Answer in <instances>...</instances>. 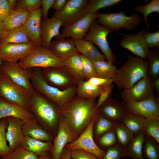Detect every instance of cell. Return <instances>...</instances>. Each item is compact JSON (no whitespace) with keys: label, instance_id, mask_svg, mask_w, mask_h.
I'll return each instance as SVG.
<instances>
[{"label":"cell","instance_id":"1","mask_svg":"<svg viewBox=\"0 0 159 159\" xmlns=\"http://www.w3.org/2000/svg\"><path fill=\"white\" fill-rule=\"evenodd\" d=\"M95 99H85L75 96L61 108L62 116L71 130L79 136L86 128L94 115Z\"/></svg>","mask_w":159,"mask_h":159},{"label":"cell","instance_id":"2","mask_svg":"<svg viewBox=\"0 0 159 159\" xmlns=\"http://www.w3.org/2000/svg\"><path fill=\"white\" fill-rule=\"evenodd\" d=\"M31 112L38 122L51 133L57 132L61 107L34 90L31 95Z\"/></svg>","mask_w":159,"mask_h":159},{"label":"cell","instance_id":"3","mask_svg":"<svg viewBox=\"0 0 159 159\" xmlns=\"http://www.w3.org/2000/svg\"><path fill=\"white\" fill-rule=\"evenodd\" d=\"M148 69L146 60L130 55L127 61L117 69L112 78L113 83L120 89L128 88L147 75Z\"/></svg>","mask_w":159,"mask_h":159},{"label":"cell","instance_id":"4","mask_svg":"<svg viewBox=\"0 0 159 159\" xmlns=\"http://www.w3.org/2000/svg\"><path fill=\"white\" fill-rule=\"evenodd\" d=\"M31 81L34 90L61 108L69 102L75 96L77 85L63 90L52 86L44 80L41 68H32Z\"/></svg>","mask_w":159,"mask_h":159},{"label":"cell","instance_id":"5","mask_svg":"<svg viewBox=\"0 0 159 159\" xmlns=\"http://www.w3.org/2000/svg\"><path fill=\"white\" fill-rule=\"evenodd\" d=\"M17 63L21 67L26 69L64 66V60L57 56L49 49L42 46L37 47Z\"/></svg>","mask_w":159,"mask_h":159},{"label":"cell","instance_id":"6","mask_svg":"<svg viewBox=\"0 0 159 159\" xmlns=\"http://www.w3.org/2000/svg\"><path fill=\"white\" fill-rule=\"evenodd\" d=\"M97 20L99 24L114 31L122 28L129 31L135 29L143 19L136 14L127 16L122 11L118 13H101Z\"/></svg>","mask_w":159,"mask_h":159},{"label":"cell","instance_id":"7","mask_svg":"<svg viewBox=\"0 0 159 159\" xmlns=\"http://www.w3.org/2000/svg\"><path fill=\"white\" fill-rule=\"evenodd\" d=\"M30 95L24 89L14 82L0 70V97L16 104L31 112Z\"/></svg>","mask_w":159,"mask_h":159},{"label":"cell","instance_id":"8","mask_svg":"<svg viewBox=\"0 0 159 159\" xmlns=\"http://www.w3.org/2000/svg\"><path fill=\"white\" fill-rule=\"evenodd\" d=\"M98 110H95L93 117L86 128L74 141L65 148L71 151L80 150L92 154L99 159H102L106 150L100 149L95 143L93 135V128Z\"/></svg>","mask_w":159,"mask_h":159},{"label":"cell","instance_id":"9","mask_svg":"<svg viewBox=\"0 0 159 159\" xmlns=\"http://www.w3.org/2000/svg\"><path fill=\"white\" fill-rule=\"evenodd\" d=\"M113 32L99 24L96 20L92 23L86 34L83 38L85 40L92 42L100 48L107 61L113 64L117 58L112 52L107 39V37Z\"/></svg>","mask_w":159,"mask_h":159},{"label":"cell","instance_id":"10","mask_svg":"<svg viewBox=\"0 0 159 159\" xmlns=\"http://www.w3.org/2000/svg\"><path fill=\"white\" fill-rule=\"evenodd\" d=\"M0 70L14 82L25 90L31 96L34 90L31 81L32 69H24L17 63L3 61Z\"/></svg>","mask_w":159,"mask_h":159},{"label":"cell","instance_id":"11","mask_svg":"<svg viewBox=\"0 0 159 159\" xmlns=\"http://www.w3.org/2000/svg\"><path fill=\"white\" fill-rule=\"evenodd\" d=\"M89 0H69L61 10L55 11L53 16L60 21L64 27L69 26L87 13Z\"/></svg>","mask_w":159,"mask_h":159},{"label":"cell","instance_id":"12","mask_svg":"<svg viewBox=\"0 0 159 159\" xmlns=\"http://www.w3.org/2000/svg\"><path fill=\"white\" fill-rule=\"evenodd\" d=\"M42 77L49 85L60 90L77 85V82L64 66L41 68Z\"/></svg>","mask_w":159,"mask_h":159},{"label":"cell","instance_id":"13","mask_svg":"<svg viewBox=\"0 0 159 159\" xmlns=\"http://www.w3.org/2000/svg\"><path fill=\"white\" fill-rule=\"evenodd\" d=\"M152 80L148 75L130 87L123 90L120 97L124 104L142 101L154 95Z\"/></svg>","mask_w":159,"mask_h":159},{"label":"cell","instance_id":"14","mask_svg":"<svg viewBox=\"0 0 159 159\" xmlns=\"http://www.w3.org/2000/svg\"><path fill=\"white\" fill-rule=\"evenodd\" d=\"M101 14L99 11L87 13L71 25L64 27L57 39L70 37L74 40L82 39L88 31L92 23L97 19Z\"/></svg>","mask_w":159,"mask_h":159},{"label":"cell","instance_id":"15","mask_svg":"<svg viewBox=\"0 0 159 159\" xmlns=\"http://www.w3.org/2000/svg\"><path fill=\"white\" fill-rule=\"evenodd\" d=\"M78 136L71 130L61 116L50 152L52 159H59L66 146L74 141Z\"/></svg>","mask_w":159,"mask_h":159},{"label":"cell","instance_id":"16","mask_svg":"<svg viewBox=\"0 0 159 159\" xmlns=\"http://www.w3.org/2000/svg\"><path fill=\"white\" fill-rule=\"evenodd\" d=\"M127 111L148 118H159V104L154 95L145 100L125 104Z\"/></svg>","mask_w":159,"mask_h":159},{"label":"cell","instance_id":"17","mask_svg":"<svg viewBox=\"0 0 159 159\" xmlns=\"http://www.w3.org/2000/svg\"><path fill=\"white\" fill-rule=\"evenodd\" d=\"M36 47L32 43L1 44L0 58L3 61L17 63Z\"/></svg>","mask_w":159,"mask_h":159},{"label":"cell","instance_id":"18","mask_svg":"<svg viewBox=\"0 0 159 159\" xmlns=\"http://www.w3.org/2000/svg\"><path fill=\"white\" fill-rule=\"evenodd\" d=\"M144 30H141L135 34L124 35L119 44L122 48L128 50L137 57L146 60L149 49L144 39Z\"/></svg>","mask_w":159,"mask_h":159},{"label":"cell","instance_id":"19","mask_svg":"<svg viewBox=\"0 0 159 159\" xmlns=\"http://www.w3.org/2000/svg\"><path fill=\"white\" fill-rule=\"evenodd\" d=\"M42 9L31 12L23 27L31 42L37 47L42 46L41 37V23Z\"/></svg>","mask_w":159,"mask_h":159},{"label":"cell","instance_id":"20","mask_svg":"<svg viewBox=\"0 0 159 159\" xmlns=\"http://www.w3.org/2000/svg\"><path fill=\"white\" fill-rule=\"evenodd\" d=\"M6 118L7 126L6 138L12 152L21 146L24 137L22 130L24 121L14 117H8Z\"/></svg>","mask_w":159,"mask_h":159},{"label":"cell","instance_id":"21","mask_svg":"<svg viewBox=\"0 0 159 159\" xmlns=\"http://www.w3.org/2000/svg\"><path fill=\"white\" fill-rule=\"evenodd\" d=\"M8 117L16 118L24 121L35 120L33 113L25 108L0 97V121Z\"/></svg>","mask_w":159,"mask_h":159},{"label":"cell","instance_id":"22","mask_svg":"<svg viewBox=\"0 0 159 159\" xmlns=\"http://www.w3.org/2000/svg\"><path fill=\"white\" fill-rule=\"evenodd\" d=\"M62 26V24L61 21L53 16L45 19H42L40 28L42 47L49 48L52 39L59 36L60 29Z\"/></svg>","mask_w":159,"mask_h":159},{"label":"cell","instance_id":"23","mask_svg":"<svg viewBox=\"0 0 159 159\" xmlns=\"http://www.w3.org/2000/svg\"><path fill=\"white\" fill-rule=\"evenodd\" d=\"M97 109L102 116L115 123L121 122L127 112L124 103L110 98Z\"/></svg>","mask_w":159,"mask_h":159},{"label":"cell","instance_id":"24","mask_svg":"<svg viewBox=\"0 0 159 159\" xmlns=\"http://www.w3.org/2000/svg\"><path fill=\"white\" fill-rule=\"evenodd\" d=\"M54 54L64 60L78 53L74 40L71 38H59L52 40L49 48Z\"/></svg>","mask_w":159,"mask_h":159},{"label":"cell","instance_id":"25","mask_svg":"<svg viewBox=\"0 0 159 159\" xmlns=\"http://www.w3.org/2000/svg\"><path fill=\"white\" fill-rule=\"evenodd\" d=\"M22 130L24 136L43 141H53L51 133L40 125L36 120L24 121Z\"/></svg>","mask_w":159,"mask_h":159},{"label":"cell","instance_id":"26","mask_svg":"<svg viewBox=\"0 0 159 159\" xmlns=\"http://www.w3.org/2000/svg\"><path fill=\"white\" fill-rule=\"evenodd\" d=\"M76 48L79 53H81L92 61L105 60L104 55L100 53L91 42L83 39L74 40Z\"/></svg>","mask_w":159,"mask_h":159},{"label":"cell","instance_id":"27","mask_svg":"<svg viewBox=\"0 0 159 159\" xmlns=\"http://www.w3.org/2000/svg\"><path fill=\"white\" fill-rule=\"evenodd\" d=\"M30 13V11L26 9L12 10L2 22L5 31L23 26L28 19Z\"/></svg>","mask_w":159,"mask_h":159},{"label":"cell","instance_id":"28","mask_svg":"<svg viewBox=\"0 0 159 159\" xmlns=\"http://www.w3.org/2000/svg\"><path fill=\"white\" fill-rule=\"evenodd\" d=\"M52 141H43L24 136L21 146L27 150L39 156L50 152Z\"/></svg>","mask_w":159,"mask_h":159},{"label":"cell","instance_id":"29","mask_svg":"<svg viewBox=\"0 0 159 159\" xmlns=\"http://www.w3.org/2000/svg\"><path fill=\"white\" fill-rule=\"evenodd\" d=\"M145 134L143 130L134 136L128 145L124 148V157H130L134 159H144L143 148Z\"/></svg>","mask_w":159,"mask_h":159},{"label":"cell","instance_id":"30","mask_svg":"<svg viewBox=\"0 0 159 159\" xmlns=\"http://www.w3.org/2000/svg\"><path fill=\"white\" fill-rule=\"evenodd\" d=\"M64 66L77 82L86 80L84 75L81 54L77 53L64 60Z\"/></svg>","mask_w":159,"mask_h":159},{"label":"cell","instance_id":"31","mask_svg":"<svg viewBox=\"0 0 159 159\" xmlns=\"http://www.w3.org/2000/svg\"><path fill=\"white\" fill-rule=\"evenodd\" d=\"M30 43L32 42L25 32L23 26L9 31H5L0 40V44Z\"/></svg>","mask_w":159,"mask_h":159},{"label":"cell","instance_id":"32","mask_svg":"<svg viewBox=\"0 0 159 159\" xmlns=\"http://www.w3.org/2000/svg\"><path fill=\"white\" fill-rule=\"evenodd\" d=\"M103 88L94 86L87 80L78 82L77 85L76 96L85 99H95L99 97Z\"/></svg>","mask_w":159,"mask_h":159},{"label":"cell","instance_id":"33","mask_svg":"<svg viewBox=\"0 0 159 159\" xmlns=\"http://www.w3.org/2000/svg\"><path fill=\"white\" fill-rule=\"evenodd\" d=\"M146 60L148 65L147 75L152 80L159 77V49H149Z\"/></svg>","mask_w":159,"mask_h":159},{"label":"cell","instance_id":"34","mask_svg":"<svg viewBox=\"0 0 159 159\" xmlns=\"http://www.w3.org/2000/svg\"><path fill=\"white\" fill-rule=\"evenodd\" d=\"M145 117L130 114L127 112L122 118L121 122L134 135L143 130Z\"/></svg>","mask_w":159,"mask_h":159},{"label":"cell","instance_id":"35","mask_svg":"<svg viewBox=\"0 0 159 159\" xmlns=\"http://www.w3.org/2000/svg\"><path fill=\"white\" fill-rule=\"evenodd\" d=\"M115 123L102 116L99 113L98 110L97 117L93 128L94 138V137L97 140L104 133L113 128Z\"/></svg>","mask_w":159,"mask_h":159},{"label":"cell","instance_id":"36","mask_svg":"<svg viewBox=\"0 0 159 159\" xmlns=\"http://www.w3.org/2000/svg\"><path fill=\"white\" fill-rule=\"evenodd\" d=\"M113 128L117 143L125 148L132 140L134 135L121 122L115 123Z\"/></svg>","mask_w":159,"mask_h":159},{"label":"cell","instance_id":"37","mask_svg":"<svg viewBox=\"0 0 159 159\" xmlns=\"http://www.w3.org/2000/svg\"><path fill=\"white\" fill-rule=\"evenodd\" d=\"M99 77L112 79L117 69L116 66L105 60L92 61Z\"/></svg>","mask_w":159,"mask_h":159},{"label":"cell","instance_id":"38","mask_svg":"<svg viewBox=\"0 0 159 159\" xmlns=\"http://www.w3.org/2000/svg\"><path fill=\"white\" fill-rule=\"evenodd\" d=\"M144 159H159L158 145L150 137L145 134L143 148Z\"/></svg>","mask_w":159,"mask_h":159},{"label":"cell","instance_id":"39","mask_svg":"<svg viewBox=\"0 0 159 159\" xmlns=\"http://www.w3.org/2000/svg\"><path fill=\"white\" fill-rule=\"evenodd\" d=\"M143 130L145 134L159 144V118H145Z\"/></svg>","mask_w":159,"mask_h":159},{"label":"cell","instance_id":"40","mask_svg":"<svg viewBox=\"0 0 159 159\" xmlns=\"http://www.w3.org/2000/svg\"><path fill=\"white\" fill-rule=\"evenodd\" d=\"M134 10L143 14V20L148 26L149 25L147 21V17L152 13H159V0H152L143 6L137 5L135 6Z\"/></svg>","mask_w":159,"mask_h":159},{"label":"cell","instance_id":"41","mask_svg":"<svg viewBox=\"0 0 159 159\" xmlns=\"http://www.w3.org/2000/svg\"><path fill=\"white\" fill-rule=\"evenodd\" d=\"M121 0H89L87 11V13H93L100 9L116 5L121 2Z\"/></svg>","mask_w":159,"mask_h":159},{"label":"cell","instance_id":"42","mask_svg":"<svg viewBox=\"0 0 159 159\" xmlns=\"http://www.w3.org/2000/svg\"><path fill=\"white\" fill-rule=\"evenodd\" d=\"M7 126L6 117L1 119L0 121V156L1 157L7 155L12 152L6 143V133Z\"/></svg>","mask_w":159,"mask_h":159},{"label":"cell","instance_id":"43","mask_svg":"<svg viewBox=\"0 0 159 159\" xmlns=\"http://www.w3.org/2000/svg\"><path fill=\"white\" fill-rule=\"evenodd\" d=\"M97 145L101 149H107L117 143L114 128L106 132L98 139Z\"/></svg>","mask_w":159,"mask_h":159},{"label":"cell","instance_id":"44","mask_svg":"<svg viewBox=\"0 0 159 159\" xmlns=\"http://www.w3.org/2000/svg\"><path fill=\"white\" fill-rule=\"evenodd\" d=\"M38 157L21 146L9 154L1 158L3 159H38Z\"/></svg>","mask_w":159,"mask_h":159},{"label":"cell","instance_id":"45","mask_svg":"<svg viewBox=\"0 0 159 159\" xmlns=\"http://www.w3.org/2000/svg\"><path fill=\"white\" fill-rule=\"evenodd\" d=\"M82 63L83 71L85 77L87 80L93 77H99L92 61L81 54Z\"/></svg>","mask_w":159,"mask_h":159},{"label":"cell","instance_id":"46","mask_svg":"<svg viewBox=\"0 0 159 159\" xmlns=\"http://www.w3.org/2000/svg\"><path fill=\"white\" fill-rule=\"evenodd\" d=\"M124 148L117 143L106 149L102 159H119L124 157Z\"/></svg>","mask_w":159,"mask_h":159},{"label":"cell","instance_id":"47","mask_svg":"<svg viewBox=\"0 0 159 159\" xmlns=\"http://www.w3.org/2000/svg\"><path fill=\"white\" fill-rule=\"evenodd\" d=\"M42 0H19L15 10L24 9L32 12L40 8Z\"/></svg>","mask_w":159,"mask_h":159},{"label":"cell","instance_id":"48","mask_svg":"<svg viewBox=\"0 0 159 159\" xmlns=\"http://www.w3.org/2000/svg\"><path fill=\"white\" fill-rule=\"evenodd\" d=\"M143 37L145 43L149 48H159V30L151 33L145 30Z\"/></svg>","mask_w":159,"mask_h":159},{"label":"cell","instance_id":"49","mask_svg":"<svg viewBox=\"0 0 159 159\" xmlns=\"http://www.w3.org/2000/svg\"><path fill=\"white\" fill-rule=\"evenodd\" d=\"M113 87L114 86L112 84L103 88L99 96L98 100L97 102L95 108V110L98 109L110 98Z\"/></svg>","mask_w":159,"mask_h":159},{"label":"cell","instance_id":"50","mask_svg":"<svg viewBox=\"0 0 159 159\" xmlns=\"http://www.w3.org/2000/svg\"><path fill=\"white\" fill-rule=\"evenodd\" d=\"M87 80L90 84L102 88L113 84V83L112 79L100 77H91Z\"/></svg>","mask_w":159,"mask_h":159},{"label":"cell","instance_id":"51","mask_svg":"<svg viewBox=\"0 0 159 159\" xmlns=\"http://www.w3.org/2000/svg\"><path fill=\"white\" fill-rule=\"evenodd\" d=\"M71 151V159H99L92 154L82 150Z\"/></svg>","mask_w":159,"mask_h":159},{"label":"cell","instance_id":"52","mask_svg":"<svg viewBox=\"0 0 159 159\" xmlns=\"http://www.w3.org/2000/svg\"><path fill=\"white\" fill-rule=\"evenodd\" d=\"M12 10L8 0H0V22H2Z\"/></svg>","mask_w":159,"mask_h":159},{"label":"cell","instance_id":"53","mask_svg":"<svg viewBox=\"0 0 159 159\" xmlns=\"http://www.w3.org/2000/svg\"><path fill=\"white\" fill-rule=\"evenodd\" d=\"M55 0H42V17L43 19L47 18L48 11L55 1Z\"/></svg>","mask_w":159,"mask_h":159},{"label":"cell","instance_id":"54","mask_svg":"<svg viewBox=\"0 0 159 159\" xmlns=\"http://www.w3.org/2000/svg\"><path fill=\"white\" fill-rule=\"evenodd\" d=\"M67 0H55L51 8L56 11H58L62 9L66 4Z\"/></svg>","mask_w":159,"mask_h":159},{"label":"cell","instance_id":"55","mask_svg":"<svg viewBox=\"0 0 159 159\" xmlns=\"http://www.w3.org/2000/svg\"><path fill=\"white\" fill-rule=\"evenodd\" d=\"M71 151L65 148L59 159H71Z\"/></svg>","mask_w":159,"mask_h":159},{"label":"cell","instance_id":"56","mask_svg":"<svg viewBox=\"0 0 159 159\" xmlns=\"http://www.w3.org/2000/svg\"><path fill=\"white\" fill-rule=\"evenodd\" d=\"M153 86L154 90L159 92V77L152 80Z\"/></svg>","mask_w":159,"mask_h":159},{"label":"cell","instance_id":"57","mask_svg":"<svg viewBox=\"0 0 159 159\" xmlns=\"http://www.w3.org/2000/svg\"><path fill=\"white\" fill-rule=\"evenodd\" d=\"M38 159H53L50 152L39 156Z\"/></svg>","mask_w":159,"mask_h":159},{"label":"cell","instance_id":"58","mask_svg":"<svg viewBox=\"0 0 159 159\" xmlns=\"http://www.w3.org/2000/svg\"><path fill=\"white\" fill-rule=\"evenodd\" d=\"M17 1L16 0H8L13 10H14L15 9Z\"/></svg>","mask_w":159,"mask_h":159},{"label":"cell","instance_id":"59","mask_svg":"<svg viewBox=\"0 0 159 159\" xmlns=\"http://www.w3.org/2000/svg\"><path fill=\"white\" fill-rule=\"evenodd\" d=\"M5 31V29L2 22H0V40L1 37Z\"/></svg>","mask_w":159,"mask_h":159},{"label":"cell","instance_id":"60","mask_svg":"<svg viewBox=\"0 0 159 159\" xmlns=\"http://www.w3.org/2000/svg\"><path fill=\"white\" fill-rule=\"evenodd\" d=\"M3 61L0 58V67L2 64Z\"/></svg>","mask_w":159,"mask_h":159},{"label":"cell","instance_id":"61","mask_svg":"<svg viewBox=\"0 0 159 159\" xmlns=\"http://www.w3.org/2000/svg\"><path fill=\"white\" fill-rule=\"evenodd\" d=\"M0 159H2V158H0Z\"/></svg>","mask_w":159,"mask_h":159},{"label":"cell","instance_id":"62","mask_svg":"<svg viewBox=\"0 0 159 159\" xmlns=\"http://www.w3.org/2000/svg\"></svg>","mask_w":159,"mask_h":159},{"label":"cell","instance_id":"63","mask_svg":"<svg viewBox=\"0 0 159 159\" xmlns=\"http://www.w3.org/2000/svg\"></svg>","mask_w":159,"mask_h":159}]
</instances>
